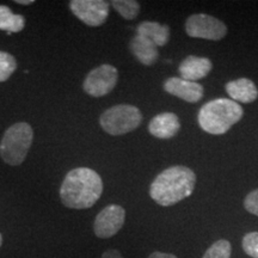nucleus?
<instances>
[{
	"label": "nucleus",
	"instance_id": "f257e3e1",
	"mask_svg": "<svg viewBox=\"0 0 258 258\" xmlns=\"http://www.w3.org/2000/svg\"><path fill=\"white\" fill-rule=\"evenodd\" d=\"M103 192V180L95 170L77 167L62 180L60 199L63 206L72 209L91 208Z\"/></svg>",
	"mask_w": 258,
	"mask_h": 258
},
{
	"label": "nucleus",
	"instance_id": "f03ea898",
	"mask_svg": "<svg viewBox=\"0 0 258 258\" xmlns=\"http://www.w3.org/2000/svg\"><path fill=\"white\" fill-rule=\"evenodd\" d=\"M196 175L186 166L167 167L159 173L150 186V196L159 206L169 207L178 203L194 192Z\"/></svg>",
	"mask_w": 258,
	"mask_h": 258
},
{
	"label": "nucleus",
	"instance_id": "7ed1b4c3",
	"mask_svg": "<svg viewBox=\"0 0 258 258\" xmlns=\"http://www.w3.org/2000/svg\"><path fill=\"white\" fill-rule=\"evenodd\" d=\"M243 115L244 110L239 103L230 98H217L201 106L198 121L206 133L221 135L238 123Z\"/></svg>",
	"mask_w": 258,
	"mask_h": 258
},
{
	"label": "nucleus",
	"instance_id": "20e7f679",
	"mask_svg": "<svg viewBox=\"0 0 258 258\" xmlns=\"http://www.w3.org/2000/svg\"><path fill=\"white\" fill-rule=\"evenodd\" d=\"M34 140V131L27 122H18L5 131L0 143V156L6 164L21 165Z\"/></svg>",
	"mask_w": 258,
	"mask_h": 258
},
{
	"label": "nucleus",
	"instance_id": "39448f33",
	"mask_svg": "<svg viewBox=\"0 0 258 258\" xmlns=\"http://www.w3.org/2000/svg\"><path fill=\"white\" fill-rule=\"evenodd\" d=\"M143 122L139 108L129 104H118L105 110L99 117L101 127L110 135H123L137 129Z\"/></svg>",
	"mask_w": 258,
	"mask_h": 258
},
{
	"label": "nucleus",
	"instance_id": "423d86ee",
	"mask_svg": "<svg viewBox=\"0 0 258 258\" xmlns=\"http://www.w3.org/2000/svg\"><path fill=\"white\" fill-rule=\"evenodd\" d=\"M188 36L209 41H220L227 35V27L220 19L211 15H191L185 22Z\"/></svg>",
	"mask_w": 258,
	"mask_h": 258
},
{
	"label": "nucleus",
	"instance_id": "0eeeda50",
	"mask_svg": "<svg viewBox=\"0 0 258 258\" xmlns=\"http://www.w3.org/2000/svg\"><path fill=\"white\" fill-rule=\"evenodd\" d=\"M118 79V72L112 64L104 63L92 70L84 80L83 88L88 95L103 97L115 89Z\"/></svg>",
	"mask_w": 258,
	"mask_h": 258
},
{
	"label": "nucleus",
	"instance_id": "6e6552de",
	"mask_svg": "<svg viewBox=\"0 0 258 258\" xmlns=\"http://www.w3.org/2000/svg\"><path fill=\"white\" fill-rule=\"evenodd\" d=\"M109 3L104 0H72L70 3L73 15L89 27L104 24L109 16Z\"/></svg>",
	"mask_w": 258,
	"mask_h": 258
},
{
	"label": "nucleus",
	"instance_id": "1a4fd4ad",
	"mask_svg": "<svg viewBox=\"0 0 258 258\" xmlns=\"http://www.w3.org/2000/svg\"><path fill=\"white\" fill-rule=\"evenodd\" d=\"M125 211L118 205H109L98 213L93 222V232L101 239L114 237L123 227Z\"/></svg>",
	"mask_w": 258,
	"mask_h": 258
},
{
	"label": "nucleus",
	"instance_id": "9d476101",
	"mask_svg": "<svg viewBox=\"0 0 258 258\" xmlns=\"http://www.w3.org/2000/svg\"><path fill=\"white\" fill-rule=\"evenodd\" d=\"M164 90L170 95L189 103H196L203 98V86L201 84L189 82L180 77H171L166 79L164 83Z\"/></svg>",
	"mask_w": 258,
	"mask_h": 258
},
{
	"label": "nucleus",
	"instance_id": "9b49d317",
	"mask_svg": "<svg viewBox=\"0 0 258 258\" xmlns=\"http://www.w3.org/2000/svg\"><path fill=\"white\" fill-rule=\"evenodd\" d=\"M180 129L178 116L173 112H161L154 116L148 124V132L157 139H171L176 137Z\"/></svg>",
	"mask_w": 258,
	"mask_h": 258
},
{
	"label": "nucleus",
	"instance_id": "f8f14e48",
	"mask_svg": "<svg viewBox=\"0 0 258 258\" xmlns=\"http://www.w3.org/2000/svg\"><path fill=\"white\" fill-rule=\"evenodd\" d=\"M213 69L212 61L207 57L195 55L186 56L178 67L180 78L189 82H198L208 76Z\"/></svg>",
	"mask_w": 258,
	"mask_h": 258
},
{
	"label": "nucleus",
	"instance_id": "ddd939ff",
	"mask_svg": "<svg viewBox=\"0 0 258 258\" xmlns=\"http://www.w3.org/2000/svg\"><path fill=\"white\" fill-rule=\"evenodd\" d=\"M226 92L232 101L237 103H252L258 97V89L251 79L240 78L225 85Z\"/></svg>",
	"mask_w": 258,
	"mask_h": 258
},
{
	"label": "nucleus",
	"instance_id": "4468645a",
	"mask_svg": "<svg viewBox=\"0 0 258 258\" xmlns=\"http://www.w3.org/2000/svg\"><path fill=\"white\" fill-rule=\"evenodd\" d=\"M129 49H131L132 54L137 57L139 62L145 64V66H152L159 57V51H158L156 44L148 38L140 36V35H135L132 38L131 43H129Z\"/></svg>",
	"mask_w": 258,
	"mask_h": 258
},
{
	"label": "nucleus",
	"instance_id": "2eb2a0df",
	"mask_svg": "<svg viewBox=\"0 0 258 258\" xmlns=\"http://www.w3.org/2000/svg\"><path fill=\"white\" fill-rule=\"evenodd\" d=\"M170 27L157 22H141L137 28V35L152 41L157 47H164L170 40Z\"/></svg>",
	"mask_w": 258,
	"mask_h": 258
},
{
	"label": "nucleus",
	"instance_id": "dca6fc26",
	"mask_svg": "<svg viewBox=\"0 0 258 258\" xmlns=\"http://www.w3.org/2000/svg\"><path fill=\"white\" fill-rule=\"evenodd\" d=\"M25 27V18L22 15H16L6 5H0V30L15 34L22 31Z\"/></svg>",
	"mask_w": 258,
	"mask_h": 258
},
{
	"label": "nucleus",
	"instance_id": "f3484780",
	"mask_svg": "<svg viewBox=\"0 0 258 258\" xmlns=\"http://www.w3.org/2000/svg\"><path fill=\"white\" fill-rule=\"evenodd\" d=\"M111 5L127 21H133L140 12V4L135 0H114Z\"/></svg>",
	"mask_w": 258,
	"mask_h": 258
},
{
	"label": "nucleus",
	"instance_id": "a211bd4d",
	"mask_svg": "<svg viewBox=\"0 0 258 258\" xmlns=\"http://www.w3.org/2000/svg\"><path fill=\"white\" fill-rule=\"evenodd\" d=\"M17 70V60L10 53L0 50V83H4Z\"/></svg>",
	"mask_w": 258,
	"mask_h": 258
},
{
	"label": "nucleus",
	"instance_id": "6ab92c4d",
	"mask_svg": "<svg viewBox=\"0 0 258 258\" xmlns=\"http://www.w3.org/2000/svg\"><path fill=\"white\" fill-rule=\"evenodd\" d=\"M232 245L228 240L220 239L208 247L202 258H231Z\"/></svg>",
	"mask_w": 258,
	"mask_h": 258
},
{
	"label": "nucleus",
	"instance_id": "aec40b11",
	"mask_svg": "<svg viewBox=\"0 0 258 258\" xmlns=\"http://www.w3.org/2000/svg\"><path fill=\"white\" fill-rule=\"evenodd\" d=\"M244 252L252 258H258V232L245 234L241 241Z\"/></svg>",
	"mask_w": 258,
	"mask_h": 258
},
{
	"label": "nucleus",
	"instance_id": "412c9836",
	"mask_svg": "<svg viewBox=\"0 0 258 258\" xmlns=\"http://www.w3.org/2000/svg\"><path fill=\"white\" fill-rule=\"evenodd\" d=\"M244 208L251 214L258 217V189L247 194L244 200Z\"/></svg>",
	"mask_w": 258,
	"mask_h": 258
},
{
	"label": "nucleus",
	"instance_id": "4be33fe9",
	"mask_svg": "<svg viewBox=\"0 0 258 258\" xmlns=\"http://www.w3.org/2000/svg\"><path fill=\"white\" fill-rule=\"evenodd\" d=\"M102 258H123V256H122L121 252L118 250L109 249L102 254Z\"/></svg>",
	"mask_w": 258,
	"mask_h": 258
},
{
	"label": "nucleus",
	"instance_id": "5701e85b",
	"mask_svg": "<svg viewBox=\"0 0 258 258\" xmlns=\"http://www.w3.org/2000/svg\"><path fill=\"white\" fill-rule=\"evenodd\" d=\"M148 258H177V256L172 253H165V252H159V251H156V252H152L148 256Z\"/></svg>",
	"mask_w": 258,
	"mask_h": 258
},
{
	"label": "nucleus",
	"instance_id": "b1692460",
	"mask_svg": "<svg viewBox=\"0 0 258 258\" xmlns=\"http://www.w3.org/2000/svg\"><path fill=\"white\" fill-rule=\"evenodd\" d=\"M16 3L19 5H30L34 4V0H16Z\"/></svg>",
	"mask_w": 258,
	"mask_h": 258
},
{
	"label": "nucleus",
	"instance_id": "393cba45",
	"mask_svg": "<svg viewBox=\"0 0 258 258\" xmlns=\"http://www.w3.org/2000/svg\"><path fill=\"white\" fill-rule=\"evenodd\" d=\"M2 244H3V235L0 233V246H2Z\"/></svg>",
	"mask_w": 258,
	"mask_h": 258
}]
</instances>
